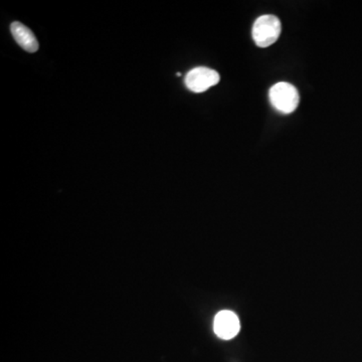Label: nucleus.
I'll use <instances>...</instances> for the list:
<instances>
[{
  "label": "nucleus",
  "mask_w": 362,
  "mask_h": 362,
  "mask_svg": "<svg viewBox=\"0 0 362 362\" xmlns=\"http://www.w3.org/2000/svg\"><path fill=\"white\" fill-rule=\"evenodd\" d=\"M281 22L275 15H265L256 20L252 31L254 42L260 48L275 44L281 35Z\"/></svg>",
  "instance_id": "1"
},
{
  "label": "nucleus",
  "mask_w": 362,
  "mask_h": 362,
  "mask_svg": "<svg viewBox=\"0 0 362 362\" xmlns=\"http://www.w3.org/2000/svg\"><path fill=\"white\" fill-rule=\"evenodd\" d=\"M270 101L275 109L283 114H291L299 105L298 91L293 85L281 82L270 90Z\"/></svg>",
  "instance_id": "2"
},
{
  "label": "nucleus",
  "mask_w": 362,
  "mask_h": 362,
  "mask_svg": "<svg viewBox=\"0 0 362 362\" xmlns=\"http://www.w3.org/2000/svg\"><path fill=\"white\" fill-rule=\"evenodd\" d=\"M219 73L210 67H195L186 74L184 83L193 93H202L220 82Z\"/></svg>",
  "instance_id": "3"
},
{
  "label": "nucleus",
  "mask_w": 362,
  "mask_h": 362,
  "mask_svg": "<svg viewBox=\"0 0 362 362\" xmlns=\"http://www.w3.org/2000/svg\"><path fill=\"white\" fill-rule=\"evenodd\" d=\"M240 329V319L233 311L229 310L219 312L213 321L215 334L224 340H229L237 336Z\"/></svg>",
  "instance_id": "4"
},
{
  "label": "nucleus",
  "mask_w": 362,
  "mask_h": 362,
  "mask_svg": "<svg viewBox=\"0 0 362 362\" xmlns=\"http://www.w3.org/2000/svg\"><path fill=\"white\" fill-rule=\"evenodd\" d=\"M10 31L15 42L28 53H35L38 49V42L33 31L28 26L15 22L11 24Z\"/></svg>",
  "instance_id": "5"
}]
</instances>
